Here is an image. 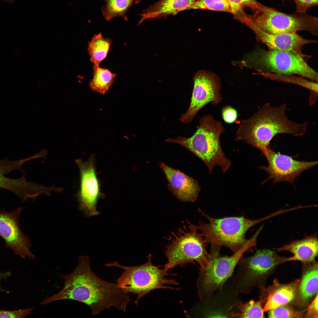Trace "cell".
<instances>
[{
  "label": "cell",
  "mask_w": 318,
  "mask_h": 318,
  "mask_svg": "<svg viewBox=\"0 0 318 318\" xmlns=\"http://www.w3.org/2000/svg\"><path fill=\"white\" fill-rule=\"evenodd\" d=\"M257 236L254 235L250 241L230 256H221L220 251L211 250L209 265L200 269L196 285L200 300L208 304L216 291L222 289L225 282L232 275L235 268L245 252H251L257 244Z\"/></svg>",
  "instance_id": "obj_8"
},
{
  "label": "cell",
  "mask_w": 318,
  "mask_h": 318,
  "mask_svg": "<svg viewBox=\"0 0 318 318\" xmlns=\"http://www.w3.org/2000/svg\"><path fill=\"white\" fill-rule=\"evenodd\" d=\"M276 251L264 249L257 250L252 256H243L238 261L236 274L232 280V291L236 295L249 294L256 287H265L267 278L276 267L287 261Z\"/></svg>",
  "instance_id": "obj_7"
},
{
  "label": "cell",
  "mask_w": 318,
  "mask_h": 318,
  "mask_svg": "<svg viewBox=\"0 0 318 318\" xmlns=\"http://www.w3.org/2000/svg\"><path fill=\"white\" fill-rule=\"evenodd\" d=\"M105 5L101 8L104 18L108 21L115 17L121 16L127 20L126 11L134 0H105Z\"/></svg>",
  "instance_id": "obj_23"
},
{
  "label": "cell",
  "mask_w": 318,
  "mask_h": 318,
  "mask_svg": "<svg viewBox=\"0 0 318 318\" xmlns=\"http://www.w3.org/2000/svg\"><path fill=\"white\" fill-rule=\"evenodd\" d=\"M111 42L110 39L103 38L101 33L94 35L89 43L88 51L91 56L90 61L94 65L99 66L106 58Z\"/></svg>",
  "instance_id": "obj_22"
},
{
  "label": "cell",
  "mask_w": 318,
  "mask_h": 318,
  "mask_svg": "<svg viewBox=\"0 0 318 318\" xmlns=\"http://www.w3.org/2000/svg\"><path fill=\"white\" fill-rule=\"evenodd\" d=\"M225 131L221 121L216 120L211 114H207L200 118L199 126L191 137L169 138L165 141L179 144L193 152L206 164L209 174L216 165L225 173L231 165L220 144L221 135Z\"/></svg>",
  "instance_id": "obj_3"
},
{
  "label": "cell",
  "mask_w": 318,
  "mask_h": 318,
  "mask_svg": "<svg viewBox=\"0 0 318 318\" xmlns=\"http://www.w3.org/2000/svg\"><path fill=\"white\" fill-rule=\"evenodd\" d=\"M34 307L14 311L0 310V318H22L30 314Z\"/></svg>",
  "instance_id": "obj_29"
},
{
  "label": "cell",
  "mask_w": 318,
  "mask_h": 318,
  "mask_svg": "<svg viewBox=\"0 0 318 318\" xmlns=\"http://www.w3.org/2000/svg\"><path fill=\"white\" fill-rule=\"evenodd\" d=\"M11 274V273L9 271L4 272L0 271V283L2 280L10 277Z\"/></svg>",
  "instance_id": "obj_33"
},
{
  "label": "cell",
  "mask_w": 318,
  "mask_h": 318,
  "mask_svg": "<svg viewBox=\"0 0 318 318\" xmlns=\"http://www.w3.org/2000/svg\"><path fill=\"white\" fill-rule=\"evenodd\" d=\"M196 0H160L141 14L140 24L144 20L170 14H176L191 5Z\"/></svg>",
  "instance_id": "obj_20"
},
{
  "label": "cell",
  "mask_w": 318,
  "mask_h": 318,
  "mask_svg": "<svg viewBox=\"0 0 318 318\" xmlns=\"http://www.w3.org/2000/svg\"><path fill=\"white\" fill-rule=\"evenodd\" d=\"M75 161L80 173V188L77 195L80 209L87 217L98 215L100 213L96 210L97 201L105 195L101 191L97 177L95 155H92L86 161L80 159Z\"/></svg>",
  "instance_id": "obj_12"
},
{
  "label": "cell",
  "mask_w": 318,
  "mask_h": 318,
  "mask_svg": "<svg viewBox=\"0 0 318 318\" xmlns=\"http://www.w3.org/2000/svg\"><path fill=\"white\" fill-rule=\"evenodd\" d=\"M261 30L272 34L296 33L305 31L318 34V20L307 13L289 14L262 4L252 15L248 14L244 20Z\"/></svg>",
  "instance_id": "obj_9"
},
{
  "label": "cell",
  "mask_w": 318,
  "mask_h": 318,
  "mask_svg": "<svg viewBox=\"0 0 318 318\" xmlns=\"http://www.w3.org/2000/svg\"><path fill=\"white\" fill-rule=\"evenodd\" d=\"M93 68V77L90 82V87L95 92L105 94L112 85L116 74L99 66L94 65Z\"/></svg>",
  "instance_id": "obj_21"
},
{
  "label": "cell",
  "mask_w": 318,
  "mask_h": 318,
  "mask_svg": "<svg viewBox=\"0 0 318 318\" xmlns=\"http://www.w3.org/2000/svg\"><path fill=\"white\" fill-rule=\"evenodd\" d=\"M277 252L286 251L293 254L287 258V261H299L303 264L313 263L316 261L318 253V239L317 233L300 240H294L282 247L273 248Z\"/></svg>",
  "instance_id": "obj_18"
},
{
  "label": "cell",
  "mask_w": 318,
  "mask_h": 318,
  "mask_svg": "<svg viewBox=\"0 0 318 318\" xmlns=\"http://www.w3.org/2000/svg\"><path fill=\"white\" fill-rule=\"evenodd\" d=\"M263 301L260 299L255 301L251 300L247 302H240L237 307L238 312H232L231 316L238 318H264V312L262 305Z\"/></svg>",
  "instance_id": "obj_25"
},
{
  "label": "cell",
  "mask_w": 318,
  "mask_h": 318,
  "mask_svg": "<svg viewBox=\"0 0 318 318\" xmlns=\"http://www.w3.org/2000/svg\"><path fill=\"white\" fill-rule=\"evenodd\" d=\"M187 222V226L179 227L169 236L164 249L168 261L164 268L167 270L195 262L200 269L209 265L211 256L207 251V244L195 225Z\"/></svg>",
  "instance_id": "obj_5"
},
{
  "label": "cell",
  "mask_w": 318,
  "mask_h": 318,
  "mask_svg": "<svg viewBox=\"0 0 318 318\" xmlns=\"http://www.w3.org/2000/svg\"><path fill=\"white\" fill-rule=\"evenodd\" d=\"M221 113L223 119L228 123L234 122L237 118L236 110L230 106H227L223 108Z\"/></svg>",
  "instance_id": "obj_31"
},
{
  "label": "cell",
  "mask_w": 318,
  "mask_h": 318,
  "mask_svg": "<svg viewBox=\"0 0 318 318\" xmlns=\"http://www.w3.org/2000/svg\"><path fill=\"white\" fill-rule=\"evenodd\" d=\"M292 305L289 303L268 310V317L299 318L304 317L306 309L296 310Z\"/></svg>",
  "instance_id": "obj_28"
},
{
  "label": "cell",
  "mask_w": 318,
  "mask_h": 318,
  "mask_svg": "<svg viewBox=\"0 0 318 318\" xmlns=\"http://www.w3.org/2000/svg\"><path fill=\"white\" fill-rule=\"evenodd\" d=\"M140 0H134V1H135V3H136V4H137V3H139L140 1Z\"/></svg>",
  "instance_id": "obj_34"
},
{
  "label": "cell",
  "mask_w": 318,
  "mask_h": 318,
  "mask_svg": "<svg viewBox=\"0 0 318 318\" xmlns=\"http://www.w3.org/2000/svg\"><path fill=\"white\" fill-rule=\"evenodd\" d=\"M21 207L11 212L0 211V236L4 239L6 246L12 249L14 254L25 259H33L30 241L19 227V220Z\"/></svg>",
  "instance_id": "obj_13"
},
{
  "label": "cell",
  "mask_w": 318,
  "mask_h": 318,
  "mask_svg": "<svg viewBox=\"0 0 318 318\" xmlns=\"http://www.w3.org/2000/svg\"><path fill=\"white\" fill-rule=\"evenodd\" d=\"M193 80L194 87L189 107L180 118L183 123L191 122L199 111L208 103L216 105L222 100L221 80L216 74L199 70L194 74Z\"/></svg>",
  "instance_id": "obj_11"
},
{
  "label": "cell",
  "mask_w": 318,
  "mask_h": 318,
  "mask_svg": "<svg viewBox=\"0 0 318 318\" xmlns=\"http://www.w3.org/2000/svg\"><path fill=\"white\" fill-rule=\"evenodd\" d=\"M160 166L165 175L169 190L177 198L185 202L196 200L201 188L196 180L163 163Z\"/></svg>",
  "instance_id": "obj_16"
},
{
  "label": "cell",
  "mask_w": 318,
  "mask_h": 318,
  "mask_svg": "<svg viewBox=\"0 0 318 318\" xmlns=\"http://www.w3.org/2000/svg\"><path fill=\"white\" fill-rule=\"evenodd\" d=\"M227 0L234 18L244 24L245 18L248 15L244 11V9L249 7L254 11L259 9L261 4L256 0Z\"/></svg>",
  "instance_id": "obj_26"
},
{
  "label": "cell",
  "mask_w": 318,
  "mask_h": 318,
  "mask_svg": "<svg viewBox=\"0 0 318 318\" xmlns=\"http://www.w3.org/2000/svg\"><path fill=\"white\" fill-rule=\"evenodd\" d=\"M286 108L284 103L279 106L265 104L250 117L242 121L236 131L235 140L243 141L255 147L266 158L270 149V142L277 135H304L308 122L299 123L290 120L286 115Z\"/></svg>",
  "instance_id": "obj_2"
},
{
  "label": "cell",
  "mask_w": 318,
  "mask_h": 318,
  "mask_svg": "<svg viewBox=\"0 0 318 318\" xmlns=\"http://www.w3.org/2000/svg\"><path fill=\"white\" fill-rule=\"evenodd\" d=\"M265 77L271 80L289 82L300 85L309 90L310 97L314 98L318 96V84L317 82L308 81L303 78L291 74H279L267 72H261Z\"/></svg>",
  "instance_id": "obj_24"
},
{
  "label": "cell",
  "mask_w": 318,
  "mask_h": 318,
  "mask_svg": "<svg viewBox=\"0 0 318 318\" xmlns=\"http://www.w3.org/2000/svg\"><path fill=\"white\" fill-rule=\"evenodd\" d=\"M254 33L256 40L266 45L269 49L287 51L300 57L307 62L312 57L303 53L302 48L305 44L317 43L314 40L305 39L293 33L272 34L266 32L252 24L246 21L245 23Z\"/></svg>",
  "instance_id": "obj_15"
},
{
  "label": "cell",
  "mask_w": 318,
  "mask_h": 318,
  "mask_svg": "<svg viewBox=\"0 0 318 318\" xmlns=\"http://www.w3.org/2000/svg\"><path fill=\"white\" fill-rule=\"evenodd\" d=\"M60 275L64 280V286L57 294L48 298L49 302L64 299L82 302L89 306L92 315L112 306L126 312L130 296L116 282L106 281L96 275L91 269L89 256H80L78 265L71 274Z\"/></svg>",
  "instance_id": "obj_1"
},
{
  "label": "cell",
  "mask_w": 318,
  "mask_h": 318,
  "mask_svg": "<svg viewBox=\"0 0 318 318\" xmlns=\"http://www.w3.org/2000/svg\"><path fill=\"white\" fill-rule=\"evenodd\" d=\"M285 0H282L285 1ZM296 6V13H306L309 8L317 6L318 0H293Z\"/></svg>",
  "instance_id": "obj_30"
},
{
  "label": "cell",
  "mask_w": 318,
  "mask_h": 318,
  "mask_svg": "<svg viewBox=\"0 0 318 318\" xmlns=\"http://www.w3.org/2000/svg\"><path fill=\"white\" fill-rule=\"evenodd\" d=\"M299 281V279H296L290 283L282 284L275 279L271 285L260 288L259 298L263 303L266 301L263 308L264 312L291 304L296 296Z\"/></svg>",
  "instance_id": "obj_17"
},
{
  "label": "cell",
  "mask_w": 318,
  "mask_h": 318,
  "mask_svg": "<svg viewBox=\"0 0 318 318\" xmlns=\"http://www.w3.org/2000/svg\"><path fill=\"white\" fill-rule=\"evenodd\" d=\"M305 267L299 285L295 298L292 304L305 307L318 292V262L304 264Z\"/></svg>",
  "instance_id": "obj_19"
},
{
  "label": "cell",
  "mask_w": 318,
  "mask_h": 318,
  "mask_svg": "<svg viewBox=\"0 0 318 318\" xmlns=\"http://www.w3.org/2000/svg\"><path fill=\"white\" fill-rule=\"evenodd\" d=\"M146 258V262L139 266H124L116 261L105 264L106 266L117 267L124 270L116 283L126 293L137 295L134 302L136 305L140 298L151 291L160 289L178 290L171 286L179 284L175 279L168 277L176 274H170L165 268L161 269L154 265L152 262L151 254L147 255Z\"/></svg>",
  "instance_id": "obj_6"
},
{
  "label": "cell",
  "mask_w": 318,
  "mask_h": 318,
  "mask_svg": "<svg viewBox=\"0 0 318 318\" xmlns=\"http://www.w3.org/2000/svg\"><path fill=\"white\" fill-rule=\"evenodd\" d=\"M10 2L14 0H4Z\"/></svg>",
  "instance_id": "obj_35"
},
{
  "label": "cell",
  "mask_w": 318,
  "mask_h": 318,
  "mask_svg": "<svg viewBox=\"0 0 318 318\" xmlns=\"http://www.w3.org/2000/svg\"><path fill=\"white\" fill-rule=\"evenodd\" d=\"M318 293L311 304L306 309L304 317L317 318L318 313Z\"/></svg>",
  "instance_id": "obj_32"
},
{
  "label": "cell",
  "mask_w": 318,
  "mask_h": 318,
  "mask_svg": "<svg viewBox=\"0 0 318 318\" xmlns=\"http://www.w3.org/2000/svg\"><path fill=\"white\" fill-rule=\"evenodd\" d=\"M199 9L231 13L230 6L227 0H196L184 10Z\"/></svg>",
  "instance_id": "obj_27"
},
{
  "label": "cell",
  "mask_w": 318,
  "mask_h": 318,
  "mask_svg": "<svg viewBox=\"0 0 318 318\" xmlns=\"http://www.w3.org/2000/svg\"><path fill=\"white\" fill-rule=\"evenodd\" d=\"M198 211L208 220L206 222L199 221L195 225L211 250H220L222 246L229 248L234 253L239 251L250 241L245 235L251 228L258 223L276 216L275 213L260 218L252 220L244 215L239 217H231L221 218L212 217L203 212L200 208Z\"/></svg>",
  "instance_id": "obj_4"
},
{
  "label": "cell",
  "mask_w": 318,
  "mask_h": 318,
  "mask_svg": "<svg viewBox=\"0 0 318 318\" xmlns=\"http://www.w3.org/2000/svg\"><path fill=\"white\" fill-rule=\"evenodd\" d=\"M246 65L259 72L289 75L297 74L317 82L318 74L298 55L289 52L261 48L246 56L244 61Z\"/></svg>",
  "instance_id": "obj_10"
},
{
  "label": "cell",
  "mask_w": 318,
  "mask_h": 318,
  "mask_svg": "<svg viewBox=\"0 0 318 318\" xmlns=\"http://www.w3.org/2000/svg\"><path fill=\"white\" fill-rule=\"evenodd\" d=\"M268 162L267 166H261L259 168L266 171L270 175L263 183L273 179V183L281 181L289 182L293 184L294 180L301 173L318 164V161L301 162L294 160L292 157L276 153L271 148L266 157Z\"/></svg>",
  "instance_id": "obj_14"
}]
</instances>
